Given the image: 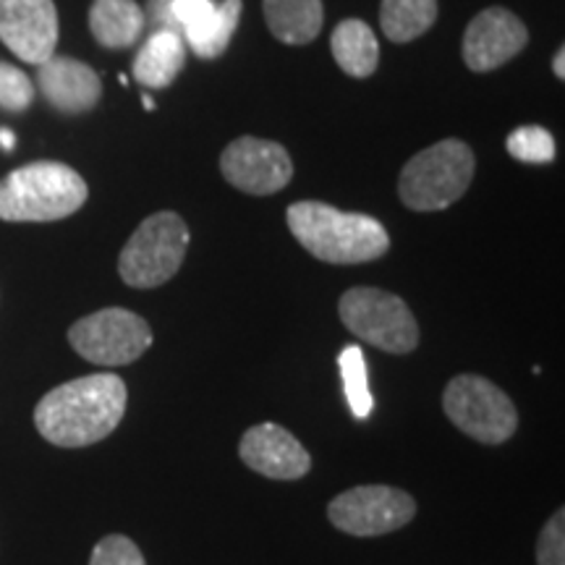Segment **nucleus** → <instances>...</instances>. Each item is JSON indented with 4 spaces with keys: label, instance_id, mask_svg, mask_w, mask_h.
<instances>
[{
    "label": "nucleus",
    "instance_id": "0eeeda50",
    "mask_svg": "<svg viewBox=\"0 0 565 565\" xmlns=\"http://www.w3.org/2000/svg\"><path fill=\"white\" fill-rule=\"evenodd\" d=\"M341 322L353 335L387 353H412L419 345V322L401 296L356 286L338 301Z\"/></svg>",
    "mask_w": 565,
    "mask_h": 565
},
{
    "label": "nucleus",
    "instance_id": "6e6552de",
    "mask_svg": "<svg viewBox=\"0 0 565 565\" xmlns=\"http://www.w3.org/2000/svg\"><path fill=\"white\" fill-rule=\"evenodd\" d=\"M71 349L97 366H126L152 345V328L145 317L108 307L82 317L68 328Z\"/></svg>",
    "mask_w": 565,
    "mask_h": 565
},
{
    "label": "nucleus",
    "instance_id": "aec40b11",
    "mask_svg": "<svg viewBox=\"0 0 565 565\" xmlns=\"http://www.w3.org/2000/svg\"><path fill=\"white\" fill-rule=\"evenodd\" d=\"M244 3L242 0H223L221 6H215L210 24L196 34L194 40H189V47L204 61H215L225 53V47L231 45L233 32H236L238 19H242Z\"/></svg>",
    "mask_w": 565,
    "mask_h": 565
},
{
    "label": "nucleus",
    "instance_id": "1a4fd4ad",
    "mask_svg": "<svg viewBox=\"0 0 565 565\" xmlns=\"http://www.w3.org/2000/svg\"><path fill=\"white\" fill-rule=\"evenodd\" d=\"M416 500L387 484H362L335 494L328 505L330 524L351 536H383L412 524Z\"/></svg>",
    "mask_w": 565,
    "mask_h": 565
},
{
    "label": "nucleus",
    "instance_id": "f8f14e48",
    "mask_svg": "<svg viewBox=\"0 0 565 565\" xmlns=\"http://www.w3.org/2000/svg\"><path fill=\"white\" fill-rule=\"evenodd\" d=\"M529 30L515 13L500 6L479 11L463 34V63L477 74L505 66L526 47Z\"/></svg>",
    "mask_w": 565,
    "mask_h": 565
},
{
    "label": "nucleus",
    "instance_id": "9d476101",
    "mask_svg": "<svg viewBox=\"0 0 565 565\" xmlns=\"http://www.w3.org/2000/svg\"><path fill=\"white\" fill-rule=\"evenodd\" d=\"M221 173L238 192L267 196L288 186L294 175V162L278 141L242 137L223 150Z\"/></svg>",
    "mask_w": 565,
    "mask_h": 565
},
{
    "label": "nucleus",
    "instance_id": "a878e982",
    "mask_svg": "<svg viewBox=\"0 0 565 565\" xmlns=\"http://www.w3.org/2000/svg\"><path fill=\"white\" fill-rule=\"evenodd\" d=\"M536 565H565V511L550 515L545 529L536 540Z\"/></svg>",
    "mask_w": 565,
    "mask_h": 565
},
{
    "label": "nucleus",
    "instance_id": "bb28decb",
    "mask_svg": "<svg viewBox=\"0 0 565 565\" xmlns=\"http://www.w3.org/2000/svg\"><path fill=\"white\" fill-rule=\"evenodd\" d=\"M553 71L557 79H565V47H557L555 61H553Z\"/></svg>",
    "mask_w": 565,
    "mask_h": 565
},
{
    "label": "nucleus",
    "instance_id": "2eb2a0df",
    "mask_svg": "<svg viewBox=\"0 0 565 565\" xmlns=\"http://www.w3.org/2000/svg\"><path fill=\"white\" fill-rule=\"evenodd\" d=\"M186 66V42L175 30L162 26L139 47L134 58V79L150 89H166Z\"/></svg>",
    "mask_w": 565,
    "mask_h": 565
},
{
    "label": "nucleus",
    "instance_id": "9b49d317",
    "mask_svg": "<svg viewBox=\"0 0 565 565\" xmlns=\"http://www.w3.org/2000/svg\"><path fill=\"white\" fill-rule=\"evenodd\" d=\"M0 40L17 58L45 63L58 45V11L53 0H0Z\"/></svg>",
    "mask_w": 565,
    "mask_h": 565
},
{
    "label": "nucleus",
    "instance_id": "a211bd4d",
    "mask_svg": "<svg viewBox=\"0 0 565 565\" xmlns=\"http://www.w3.org/2000/svg\"><path fill=\"white\" fill-rule=\"evenodd\" d=\"M330 51L338 66L353 79H366L377 71L380 45L374 38L372 26L362 19H345L333 30L330 38Z\"/></svg>",
    "mask_w": 565,
    "mask_h": 565
},
{
    "label": "nucleus",
    "instance_id": "f257e3e1",
    "mask_svg": "<svg viewBox=\"0 0 565 565\" xmlns=\"http://www.w3.org/2000/svg\"><path fill=\"white\" fill-rule=\"evenodd\" d=\"M129 404L118 374L97 372L53 387L34 408V427L58 448H87L116 433Z\"/></svg>",
    "mask_w": 565,
    "mask_h": 565
},
{
    "label": "nucleus",
    "instance_id": "ddd939ff",
    "mask_svg": "<svg viewBox=\"0 0 565 565\" xmlns=\"http://www.w3.org/2000/svg\"><path fill=\"white\" fill-rule=\"evenodd\" d=\"M238 456L252 471L278 482H294L309 475L312 456L296 435L275 422L254 424L238 440Z\"/></svg>",
    "mask_w": 565,
    "mask_h": 565
},
{
    "label": "nucleus",
    "instance_id": "c85d7f7f",
    "mask_svg": "<svg viewBox=\"0 0 565 565\" xmlns=\"http://www.w3.org/2000/svg\"><path fill=\"white\" fill-rule=\"evenodd\" d=\"M141 103H145V108H147V110H152V108H154L152 97H147V95H145V100H141Z\"/></svg>",
    "mask_w": 565,
    "mask_h": 565
},
{
    "label": "nucleus",
    "instance_id": "6ab92c4d",
    "mask_svg": "<svg viewBox=\"0 0 565 565\" xmlns=\"http://www.w3.org/2000/svg\"><path fill=\"white\" fill-rule=\"evenodd\" d=\"M437 19V0H383L380 26L391 42L419 40Z\"/></svg>",
    "mask_w": 565,
    "mask_h": 565
},
{
    "label": "nucleus",
    "instance_id": "412c9836",
    "mask_svg": "<svg viewBox=\"0 0 565 565\" xmlns=\"http://www.w3.org/2000/svg\"><path fill=\"white\" fill-rule=\"evenodd\" d=\"M343 372V387L345 398H349L351 412L356 419H366L372 414V393H370V380H366V364L364 353L359 345H345L338 356Z\"/></svg>",
    "mask_w": 565,
    "mask_h": 565
},
{
    "label": "nucleus",
    "instance_id": "20e7f679",
    "mask_svg": "<svg viewBox=\"0 0 565 565\" xmlns=\"http://www.w3.org/2000/svg\"><path fill=\"white\" fill-rule=\"evenodd\" d=\"M475 152L461 139H443L416 152L398 179V196L414 212H437L461 200L475 179Z\"/></svg>",
    "mask_w": 565,
    "mask_h": 565
},
{
    "label": "nucleus",
    "instance_id": "5701e85b",
    "mask_svg": "<svg viewBox=\"0 0 565 565\" xmlns=\"http://www.w3.org/2000/svg\"><path fill=\"white\" fill-rule=\"evenodd\" d=\"M34 87L32 79L24 74V71L11 66V63L0 61V108L21 113L32 105Z\"/></svg>",
    "mask_w": 565,
    "mask_h": 565
},
{
    "label": "nucleus",
    "instance_id": "f03ea898",
    "mask_svg": "<svg viewBox=\"0 0 565 565\" xmlns=\"http://www.w3.org/2000/svg\"><path fill=\"white\" fill-rule=\"evenodd\" d=\"M294 238L328 265H362L391 249V236L377 217L343 212L324 202H294L286 212Z\"/></svg>",
    "mask_w": 565,
    "mask_h": 565
},
{
    "label": "nucleus",
    "instance_id": "39448f33",
    "mask_svg": "<svg viewBox=\"0 0 565 565\" xmlns=\"http://www.w3.org/2000/svg\"><path fill=\"white\" fill-rule=\"evenodd\" d=\"M189 238V225L179 212H154L131 233L118 257L121 280L131 288H158L168 282L181 270Z\"/></svg>",
    "mask_w": 565,
    "mask_h": 565
},
{
    "label": "nucleus",
    "instance_id": "f3484780",
    "mask_svg": "<svg viewBox=\"0 0 565 565\" xmlns=\"http://www.w3.org/2000/svg\"><path fill=\"white\" fill-rule=\"evenodd\" d=\"M263 9L275 40L286 45H309L322 30V0H263Z\"/></svg>",
    "mask_w": 565,
    "mask_h": 565
},
{
    "label": "nucleus",
    "instance_id": "4be33fe9",
    "mask_svg": "<svg viewBox=\"0 0 565 565\" xmlns=\"http://www.w3.org/2000/svg\"><path fill=\"white\" fill-rule=\"evenodd\" d=\"M505 150L511 158L529 162V166H547L555 160V139L542 126H521L505 141Z\"/></svg>",
    "mask_w": 565,
    "mask_h": 565
},
{
    "label": "nucleus",
    "instance_id": "393cba45",
    "mask_svg": "<svg viewBox=\"0 0 565 565\" xmlns=\"http://www.w3.org/2000/svg\"><path fill=\"white\" fill-rule=\"evenodd\" d=\"M89 565H147V561L129 536L108 534L92 550Z\"/></svg>",
    "mask_w": 565,
    "mask_h": 565
},
{
    "label": "nucleus",
    "instance_id": "cd10ccee",
    "mask_svg": "<svg viewBox=\"0 0 565 565\" xmlns=\"http://www.w3.org/2000/svg\"><path fill=\"white\" fill-rule=\"evenodd\" d=\"M13 145H17V137H13V131H9V129H0V147H3V150H13Z\"/></svg>",
    "mask_w": 565,
    "mask_h": 565
},
{
    "label": "nucleus",
    "instance_id": "dca6fc26",
    "mask_svg": "<svg viewBox=\"0 0 565 565\" xmlns=\"http://www.w3.org/2000/svg\"><path fill=\"white\" fill-rule=\"evenodd\" d=\"M89 32L108 51H124L145 32V11L137 0H95L89 9Z\"/></svg>",
    "mask_w": 565,
    "mask_h": 565
},
{
    "label": "nucleus",
    "instance_id": "4468645a",
    "mask_svg": "<svg viewBox=\"0 0 565 565\" xmlns=\"http://www.w3.org/2000/svg\"><path fill=\"white\" fill-rule=\"evenodd\" d=\"M38 84L45 100L68 116L92 110L103 97V82L95 68L68 55H51L45 63H40Z\"/></svg>",
    "mask_w": 565,
    "mask_h": 565
},
{
    "label": "nucleus",
    "instance_id": "7ed1b4c3",
    "mask_svg": "<svg viewBox=\"0 0 565 565\" xmlns=\"http://www.w3.org/2000/svg\"><path fill=\"white\" fill-rule=\"evenodd\" d=\"M89 189L74 168L55 160L21 166L0 181V221L53 223L74 215Z\"/></svg>",
    "mask_w": 565,
    "mask_h": 565
},
{
    "label": "nucleus",
    "instance_id": "b1692460",
    "mask_svg": "<svg viewBox=\"0 0 565 565\" xmlns=\"http://www.w3.org/2000/svg\"><path fill=\"white\" fill-rule=\"evenodd\" d=\"M215 3L212 0H171L168 9V24L183 26V40H194L204 26L210 24Z\"/></svg>",
    "mask_w": 565,
    "mask_h": 565
},
{
    "label": "nucleus",
    "instance_id": "423d86ee",
    "mask_svg": "<svg viewBox=\"0 0 565 565\" xmlns=\"http://www.w3.org/2000/svg\"><path fill=\"white\" fill-rule=\"evenodd\" d=\"M443 412L463 435L484 445H503L519 429L513 398L482 374L450 380L443 393Z\"/></svg>",
    "mask_w": 565,
    "mask_h": 565
}]
</instances>
